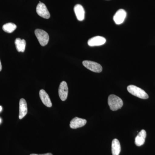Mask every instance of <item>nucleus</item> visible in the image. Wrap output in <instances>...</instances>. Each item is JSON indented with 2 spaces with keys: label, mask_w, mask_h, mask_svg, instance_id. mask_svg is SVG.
Masks as SVG:
<instances>
[{
  "label": "nucleus",
  "mask_w": 155,
  "mask_h": 155,
  "mask_svg": "<svg viewBox=\"0 0 155 155\" xmlns=\"http://www.w3.org/2000/svg\"><path fill=\"white\" fill-rule=\"evenodd\" d=\"M35 33L41 45L45 46L48 44L49 40V36L47 32L42 29H36Z\"/></svg>",
  "instance_id": "7ed1b4c3"
},
{
  "label": "nucleus",
  "mask_w": 155,
  "mask_h": 155,
  "mask_svg": "<svg viewBox=\"0 0 155 155\" xmlns=\"http://www.w3.org/2000/svg\"><path fill=\"white\" fill-rule=\"evenodd\" d=\"M74 10L78 20L83 21L85 17V11L82 6L78 4L74 7Z\"/></svg>",
  "instance_id": "f8f14e48"
},
{
  "label": "nucleus",
  "mask_w": 155,
  "mask_h": 155,
  "mask_svg": "<svg viewBox=\"0 0 155 155\" xmlns=\"http://www.w3.org/2000/svg\"><path fill=\"white\" fill-rule=\"evenodd\" d=\"M2 63H1V60H0V72L2 71Z\"/></svg>",
  "instance_id": "a211bd4d"
},
{
  "label": "nucleus",
  "mask_w": 155,
  "mask_h": 155,
  "mask_svg": "<svg viewBox=\"0 0 155 155\" xmlns=\"http://www.w3.org/2000/svg\"><path fill=\"white\" fill-rule=\"evenodd\" d=\"M86 119L75 117L70 121L69 126L72 129H76L84 126L86 125Z\"/></svg>",
  "instance_id": "1a4fd4ad"
},
{
  "label": "nucleus",
  "mask_w": 155,
  "mask_h": 155,
  "mask_svg": "<svg viewBox=\"0 0 155 155\" xmlns=\"http://www.w3.org/2000/svg\"><path fill=\"white\" fill-rule=\"evenodd\" d=\"M2 122V119H1V118H0V123Z\"/></svg>",
  "instance_id": "aec40b11"
},
{
  "label": "nucleus",
  "mask_w": 155,
  "mask_h": 155,
  "mask_svg": "<svg viewBox=\"0 0 155 155\" xmlns=\"http://www.w3.org/2000/svg\"><path fill=\"white\" fill-rule=\"evenodd\" d=\"M17 28V25L13 23H6L3 26V30L7 33H12Z\"/></svg>",
  "instance_id": "dca6fc26"
},
{
  "label": "nucleus",
  "mask_w": 155,
  "mask_h": 155,
  "mask_svg": "<svg viewBox=\"0 0 155 155\" xmlns=\"http://www.w3.org/2000/svg\"><path fill=\"white\" fill-rule=\"evenodd\" d=\"M82 64L87 69L97 73H100L102 71L103 68L101 65L96 62L89 61H84L82 62Z\"/></svg>",
  "instance_id": "20e7f679"
},
{
  "label": "nucleus",
  "mask_w": 155,
  "mask_h": 155,
  "mask_svg": "<svg viewBox=\"0 0 155 155\" xmlns=\"http://www.w3.org/2000/svg\"><path fill=\"white\" fill-rule=\"evenodd\" d=\"M36 12L39 16L45 19H48L50 17V14L46 6L44 3L39 2L36 8Z\"/></svg>",
  "instance_id": "39448f33"
},
{
  "label": "nucleus",
  "mask_w": 155,
  "mask_h": 155,
  "mask_svg": "<svg viewBox=\"0 0 155 155\" xmlns=\"http://www.w3.org/2000/svg\"><path fill=\"white\" fill-rule=\"evenodd\" d=\"M2 106H0V112L2 111Z\"/></svg>",
  "instance_id": "6ab92c4d"
},
{
  "label": "nucleus",
  "mask_w": 155,
  "mask_h": 155,
  "mask_svg": "<svg viewBox=\"0 0 155 155\" xmlns=\"http://www.w3.org/2000/svg\"><path fill=\"white\" fill-rule=\"evenodd\" d=\"M106 42V39L103 37L97 36L90 39L87 42L88 45L91 47L102 45Z\"/></svg>",
  "instance_id": "6e6552de"
},
{
  "label": "nucleus",
  "mask_w": 155,
  "mask_h": 155,
  "mask_svg": "<svg viewBox=\"0 0 155 155\" xmlns=\"http://www.w3.org/2000/svg\"><path fill=\"white\" fill-rule=\"evenodd\" d=\"M126 15H127V13L125 10L122 9H119L114 15V22L117 25L122 24L124 22L126 18Z\"/></svg>",
  "instance_id": "0eeeda50"
},
{
  "label": "nucleus",
  "mask_w": 155,
  "mask_h": 155,
  "mask_svg": "<svg viewBox=\"0 0 155 155\" xmlns=\"http://www.w3.org/2000/svg\"><path fill=\"white\" fill-rule=\"evenodd\" d=\"M108 104L110 109L112 111L117 110L121 109L123 105L122 100L114 94L110 95L108 97Z\"/></svg>",
  "instance_id": "f257e3e1"
},
{
  "label": "nucleus",
  "mask_w": 155,
  "mask_h": 155,
  "mask_svg": "<svg viewBox=\"0 0 155 155\" xmlns=\"http://www.w3.org/2000/svg\"><path fill=\"white\" fill-rule=\"evenodd\" d=\"M147 136L146 131L142 130L137 136L135 139V144L137 146L140 147L144 144Z\"/></svg>",
  "instance_id": "ddd939ff"
},
{
  "label": "nucleus",
  "mask_w": 155,
  "mask_h": 155,
  "mask_svg": "<svg viewBox=\"0 0 155 155\" xmlns=\"http://www.w3.org/2000/svg\"><path fill=\"white\" fill-rule=\"evenodd\" d=\"M19 119H23L27 114L28 108L27 103L24 99L22 98L19 101Z\"/></svg>",
  "instance_id": "9d476101"
},
{
  "label": "nucleus",
  "mask_w": 155,
  "mask_h": 155,
  "mask_svg": "<svg viewBox=\"0 0 155 155\" xmlns=\"http://www.w3.org/2000/svg\"><path fill=\"white\" fill-rule=\"evenodd\" d=\"M127 90L130 94L140 98L147 99L149 98L148 95L143 90L135 85H130L127 86Z\"/></svg>",
  "instance_id": "f03ea898"
},
{
  "label": "nucleus",
  "mask_w": 155,
  "mask_h": 155,
  "mask_svg": "<svg viewBox=\"0 0 155 155\" xmlns=\"http://www.w3.org/2000/svg\"><path fill=\"white\" fill-rule=\"evenodd\" d=\"M68 94V87L67 82L62 81L60 84L59 87V95L62 101H66L67 99Z\"/></svg>",
  "instance_id": "423d86ee"
},
{
  "label": "nucleus",
  "mask_w": 155,
  "mask_h": 155,
  "mask_svg": "<svg viewBox=\"0 0 155 155\" xmlns=\"http://www.w3.org/2000/svg\"><path fill=\"white\" fill-rule=\"evenodd\" d=\"M15 44L16 49L19 52H24L25 51L26 42L24 39L17 38L15 41Z\"/></svg>",
  "instance_id": "2eb2a0df"
},
{
  "label": "nucleus",
  "mask_w": 155,
  "mask_h": 155,
  "mask_svg": "<svg viewBox=\"0 0 155 155\" xmlns=\"http://www.w3.org/2000/svg\"><path fill=\"white\" fill-rule=\"evenodd\" d=\"M121 152V145L117 139H114L112 143V153L113 155H119Z\"/></svg>",
  "instance_id": "4468645a"
},
{
  "label": "nucleus",
  "mask_w": 155,
  "mask_h": 155,
  "mask_svg": "<svg viewBox=\"0 0 155 155\" xmlns=\"http://www.w3.org/2000/svg\"><path fill=\"white\" fill-rule=\"evenodd\" d=\"M39 96L41 101L45 106L48 107H51L52 106L51 101L48 94L44 90L41 89L39 91Z\"/></svg>",
  "instance_id": "9b49d317"
},
{
  "label": "nucleus",
  "mask_w": 155,
  "mask_h": 155,
  "mask_svg": "<svg viewBox=\"0 0 155 155\" xmlns=\"http://www.w3.org/2000/svg\"><path fill=\"white\" fill-rule=\"evenodd\" d=\"M30 155H53L51 153H47L41 154H31Z\"/></svg>",
  "instance_id": "f3484780"
}]
</instances>
